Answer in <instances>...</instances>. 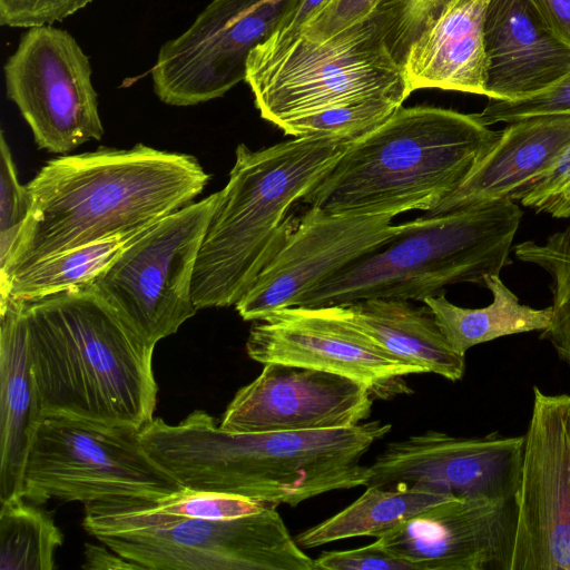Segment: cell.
I'll return each instance as SVG.
<instances>
[{
    "label": "cell",
    "mask_w": 570,
    "mask_h": 570,
    "mask_svg": "<svg viewBox=\"0 0 570 570\" xmlns=\"http://www.w3.org/2000/svg\"><path fill=\"white\" fill-rule=\"evenodd\" d=\"M209 178L194 156L144 144L49 160L27 184L31 210L0 285L47 257L150 228L193 203Z\"/></svg>",
    "instance_id": "6da1fadb"
},
{
    "label": "cell",
    "mask_w": 570,
    "mask_h": 570,
    "mask_svg": "<svg viewBox=\"0 0 570 570\" xmlns=\"http://www.w3.org/2000/svg\"><path fill=\"white\" fill-rule=\"evenodd\" d=\"M391 424L233 433L195 410L178 424L154 419L140 430L149 454L184 488L296 507L316 495L366 484L361 459Z\"/></svg>",
    "instance_id": "7a4b0ae2"
},
{
    "label": "cell",
    "mask_w": 570,
    "mask_h": 570,
    "mask_svg": "<svg viewBox=\"0 0 570 570\" xmlns=\"http://www.w3.org/2000/svg\"><path fill=\"white\" fill-rule=\"evenodd\" d=\"M19 302L45 416L137 430L154 420L155 346L89 284Z\"/></svg>",
    "instance_id": "3957f363"
},
{
    "label": "cell",
    "mask_w": 570,
    "mask_h": 570,
    "mask_svg": "<svg viewBox=\"0 0 570 570\" xmlns=\"http://www.w3.org/2000/svg\"><path fill=\"white\" fill-rule=\"evenodd\" d=\"M500 135L478 114L401 106L354 140L303 202L340 215L430 213L463 183Z\"/></svg>",
    "instance_id": "277c9868"
},
{
    "label": "cell",
    "mask_w": 570,
    "mask_h": 570,
    "mask_svg": "<svg viewBox=\"0 0 570 570\" xmlns=\"http://www.w3.org/2000/svg\"><path fill=\"white\" fill-rule=\"evenodd\" d=\"M353 141L305 136L258 150L236 147L196 261L191 293L197 309L237 304L295 228L292 208Z\"/></svg>",
    "instance_id": "5b68a950"
},
{
    "label": "cell",
    "mask_w": 570,
    "mask_h": 570,
    "mask_svg": "<svg viewBox=\"0 0 570 570\" xmlns=\"http://www.w3.org/2000/svg\"><path fill=\"white\" fill-rule=\"evenodd\" d=\"M522 210L510 198L406 222L380 248L304 295L297 306L327 307L361 299L423 301L449 285L484 286L508 264Z\"/></svg>",
    "instance_id": "8992f818"
},
{
    "label": "cell",
    "mask_w": 570,
    "mask_h": 570,
    "mask_svg": "<svg viewBox=\"0 0 570 570\" xmlns=\"http://www.w3.org/2000/svg\"><path fill=\"white\" fill-rule=\"evenodd\" d=\"M245 81L261 117L279 129L288 121L361 100L403 104L412 94L372 18L323 41L299 32L271 36L250 52Z\"/></svg>",
    "instance_id": "52a82bcc"
},
{
    "label": "cell",
    "mask_w": 570,
    "mask_h": 570,
    "mask_svg": "<svg viewBox=\"0 0 570 570\" xmlns=\"http://www.w3.org/2000/svg\"><path fill=\"white\" fill-rule=\"evenodd\" d=\"M83 505V529L139 569L316 570L274 507L206 520L147 512L117 499Z\"/></svg>",
    "instance_id": "ba28073f"
},
{
    "label": "cell",
    "mask_w": 570,
    "mask_h": 570,
    "mask_svg": "<svg viewBox=\"0 0 570 570\" xmlns=\"http://www.w3.org/2000/svg\"><path fill=\"white\" fill-rule=\"evenodd\" d=\"M185 489L147 451L140 430L67 416H46L26 465L22 497L83 504L161 498Z\"/></svg>",
    "instance_id": "9c48e42d"
},
{
    "label": "cell",
    "mask_w": 570,
    "mask_h": 570,
    "mask_svg": "<svg viewBox=\"0 0 570 570\" xmlns=\"http://www.w3.org/2000/svg\"><path fill=\"white\" fill-rule=\"evenodd\" d=\"M218 196L193 202L155 224L89 284L150 345L175 334L198 311L194 272Z\"/></svg>",
    "instance_id": "30bf717a"
},
{
    "label": "cell",
    "mask_w": 570,
    "mask_h": 570,
    "mask_svg": "<svg viewBox=\"0 0 570 570\" xmlns=\"http://www.w3.org/2000/svg\"><path fill=\"white\" fill-rule=\"evenodd\" d=\"M3 71L7 96L39 149L65 155L102 137L89 58L69 32L29 28Z\"/></svg>",
    "instance_id": "8fae6325"
},
{
    "label": "cell",
    "mask_w": 570,
    "mask_h": 570,
    "mask_svg": "<svg viewBox=\"0 0 570 570\" xmlns=\"http://www.w3.org/2000/svg\"><path fill=\"white\" fill-rule=\"evenodd\" d=\"M289 0H213L180 36L164 43L151 78L170 106L224 96L245 80L250 52L276 30Z\"/></svg>",
    "instance_id": "7c38bea8"
},
{
    "label": "cell",
    "mask_w": 570,
    "mask_h": 570,
    "mask_svg": "<svg viewBox=\"0 0 570 570\" xmlns=\"http://www.w3.org/2000/svg\"><path fill=\"white\" fill-rule=\"evenodd\" d=\"M510 570H570V394L533 386Z\"/></svg>",
    "instance_id": "4fadbf2b"
},
{
    "label": "cell",
    "mask_w": 570,
    "mask_h": 570,
    "mask_svg": "<svg viewBox=\"0 0 570 570\" xmlns=\"http://www.w3.org/2000/svg\"><path fill=\"white\" fill-rule=\"evenodd\" d=\"M392 214H327L308 207L284 245L235 305L245 321L297 306L299 299L327 278L380 248L406 223Z\"/></svg>",
    "instance_id": "5bb4252c"
},
{
    "label": "cell",
    "mask_w": 570,
    "mask_h": 570,
    "mask_svg": "<svg viewBox=\"0 0 570 570\" xmlns=\"http://www.w3.org/2000/svg\"><path fill=\"white\" fill-rule=\"evenodd\" d=\"M246 351L262 364L285 363L347 376L382 400L412 393L405 376L426 373L379 346L328 306H293L256 321Z\"/></svg>",
    "instance_id": "9a60e30c"
},
{
    "label": "cell",
    "mask_w": 570,
    "mask_h": 570,
    "mask_svg": "<svg viewBox=\"0 0 570 570\" xmlns=\"http://www.w3.org/2000/svg\"><path fill=\"white\" fill-rule=\"evenodd\" d=\"M523 436H452L428 431L391 442L368 465L365 487L423 484L453 499L514 500Z\"/></svg>",
    "instance_id": "2e32d148"
},
{
    "label": "cell",
    "mask_w": 570,
    "mask_h": 570,
    "mask_svg": "<svg viewBox=\"0 0 570 570\" xmlns=\"http://www.w3.org/2000/svg\"><path fill=\"white\" fill-rule=\"evenodd\" d=\"M372 399L366 385L347 376L266 363L236 392L219 428L233 433L351 428L368 417Z\"/></svg>",
    "instance_id": "e0dca14e"
},
{
    "label": "cell",
    "mask_w": 570,
    "mask_h": 570,
    "mask_svg": "<svg viewBox=\"0 0 570 570\" xmlns=\"http://www.w3.org/2000/svg\"><path fill=\"white\" fill-rule=\"evenodd\" d=\"M515 499H452L376 538L414 570H510Z\"/></svg>",
    "instance_id": "ac0fdd59"
},
{
    "label": "cell",
    "mask_w": 570,
    "mask_h": 570,
    "mask_svg": "<svg viewBox=\"0 0 570 570\" xmlns=\"http://www.w3.org/2000/svg\"><path fill=\"white\" fill-rule=\"evenodd\" d=\"M484 43L488 99H522L570 73V42L538 0H490Z\"/></svg>",
    "instance_id": "d6986e66"
},
{
    "label": "cell",
    "mask_w": 570,
    "mask_h": 570,
    "mask_svg": "<svg viewBox=\"0 0 570 570\" xmlns=\"http://www.w3.org/2000/svg\"><path fill=\"white\" fill-rule=\"evenodd\" d=\"M569 146L570 114L532 116L509 122L463 183L425 215L512 199L519 189L547 173Z\"/></svg>",
    "instance_id": "ffe728a7"
},
{
    "label": "cell",
    "mask_w": 570,
    "mask_h": 570,
    "mask_svg": "<svg viewBox=\"0 0 570 570\" xmlns=\"http://www.w3.org/2000/svg\"><path fill=\"white\" fill-rule=\"evenodd\" d=\"M490 0H450L409 46L401 66L411 92L485 95L484 17Z\"/></svg>",
    "instance_id": "44dd1931"
},
{
    "label": "cell",
    "mask_w": 570,
    "mask_h": 570,
    "mask_svg": "<svg viewBox=\"0 0 570 570\" xmlns=\"http://www.w3.org/2000/svg\"><path fill=\"white\" fill-rule=\"evenodd\" d=\"M21 304L0 303V502L22 497L27 461L45 419Z\"/></svg>",
    "instance_id": "7402d4cb"
},
{
    "label": "cell",
    "mask_w": 570,
    "mask_h": 570,
    "mask_svg": "<svg viewBox=\"0 0 570 570\" xmlns=\"http://www.w3.org/2000/svg\"><path fill=\"white\" fill-rule=\"evenodd\" d=\"M328 307L394 356L452 382L463 377L465 355L451 347L425 304L370 298Z\"/></svg>",
    "instance_id": "603a6c76"
},
{
    "label": "cell",
    "mask_w": 570,
    "mask_h": 570,
    "mask_svg": "<svg viewBox=\"0 0 570 570\" xmlns=\"http://www.w3.org/2000/svg\"><path fill=\"white\" fill-rule=\"evenodd\" d=\"M484 284L493 296V302L485 307L458 306L445 297V293L422 301L456 353L465 355L471 347L503 336L541 332L550 324L551 305L538 309L521 304L499 274L485 276Z\"/></svg>",
    "instance_id": "cb8c5ba5"
},
{
    "label": "cell",
    "mask_w": 570,
    "mask_h": 570,
    "mask_svg": "<svg viewBox=\"0 0 570 570\" xmlns=\"http://www.w3.org/2000/svg\"><path fill=\"white\" fill-rule=\"evenodd\" d=\"M452 499L423 484L370 485L352 504L301 532L295 540L301 548L312 549L354 537L380 538L420 512Z\"/></svg>",
    "instance_id": "d4e9b609"
},
{
    "label": "cell",
    "mask_w": 570,
    "mask_h": 570,
    "mask_svg": "<svg viewBox=\"0 0 570 570\" xmlns=\"http://www.w3.org/2000/svg\"><path fill=\"white\" fill-rule=\"evenodd\" d=\"M146 230L76 247L24 267L0 285V303L32 299L88 285Z\"/></svg>",
    "instance_id": "484cf974"
},
{
    "label": "cell",
    "mask_w": 570,
    "mask_h": 570,
    "mask_svg": "<svg viewBox=\"0 0 570 570\" xmlns=\"http://www.w3.org/2000/svg\"><path fill=\"white\" fill-rule=\"evenodd\" d=\"M23 497L1 502L0 569L52 570L63 535L46 511Z\"/></svg>",
    "instance_id": "4316f807"
},
{
    "label": "cell",
    "mask_w": 570,
    "mask_h": 570,
    "mask_svg": "<svg viewBox=\"0 0 570 570\" xmlns=\"http://www.w3.org/2000/svg\"><path fill=\"white\" fill-rule=\"evenodd\" d=\"M517 258L535 265L550 277L552 317L540 332L570 371V225L544 240H524L513 247Z\"/></svg>",
    "instance_id": "83f0119b"
},
{
    "label": "cell",
    "mask_w": 570,
    "mask_h": 570,
    "mask_svg": "<svg viewBox=\"0 0 570 570\" xmlns=\"http://www.w3.org/2000/svg\"><path fill=\"white\" fill-rule=\"evenodd\" d=\"M124 504L153 513L189 519L230 520L272 507L245 497L185 488L161 498H120Z\"/></svg>",
    "instance_id": "f1b7e54d"
},
{
    "label": "cell",
    "mask_w": 570,
    "mask_h": 570,
    "mask_svg": "<svg viewBox=\"0 0 570 570\" xmlns=\"http://www.w3.org/2000/svg\"><path fill=\"white\" fill-rule=\"evenodd\" d=\"M402 104L366 99L286 122L281 129L292 137L331 136L356 140L382 125Z\"/></svg>",
    "instance_id": "f546056e"
},
{
    "label": "cell",
    "mask_w": 570,
    "mask_h": 570,
    "mask_svg": "<svg viewBox=\"0 0 570 570\" xmlns=\"http://www.w3.org/2000/svg\"><path fill=\"white\" fill-rule=\"evenodd\" d=\"M31 195L19 181L16 164L3 132L0 135V273L14 250L31 210Z\"/></svg>",
    "instance_id": "4dcf8cb0"
},
{
    "label": "cell",
    "mask_w": 570,
    "mask_h": 570,
    "mask_svg": "<svg viewBox=\"0 0 570 570\" xmlns=\"http://www.w3.org/2000/svg\"><path fill=\"white\" fill-rule=\"evenodd\" d=\"M450 0H381L370 19L381 28L385 42L400 62L424 24Z\"/></svg>",
    "instance_id": "1f68e13d"
},
{
    "label": "cell",
    "mask_w": 570,
    "mask_h": 570,
    "mask_svg": "<svg viewBox=\"0 0 570 570\" xmlns=\"http://www.w3.org/2000/svg\"><path fill=\"white\" fill-rule=\"evenodd\" d=\"M551 114H570V73L553 86L522 99H489L478 116L483 124L491 126Z\"/></svg>",
    "instance_id": "d6a6232c"
},
{
    "label": "cell",
    "mask_w": 570,
    "mask_h": 570,
    "mask_svg": "<svg viewBox=\"0 0 570 570\" xmlns=\"http://www.w3.org/2000/svg\"><path fill=\"white\" fill-rule=\"evenodd\" d=\"M381 0H325L307 18L299 33L323 41L370 19Z\"/></svg>",
    "instance_id": "836d02e7"
},
{
    "label": "cell",
    "mask_w": 570,
    "mask_h": 570,
    "mask_svg": "<svg viewBox=\"0 0 570 570\" xmlns=\"http://www.w3.org/2000/svg\"><path fill=\"white\" fill-rule=\"evenodd\" d=\"M92 0H0V23L12 28L50 26Z\"/></svg>",
    "instance_id": "e575fe53"
},
{
    "label": "cell",
    "mask_w": 570,
    "mask_h": 570,
    "mask_svg": "<svg viewBox=\"0 0 570 570\" xmlns=\"http://www.w3.org/2000/svg\"><path fill=\"white\" fill-rule=\"evenodd\" d=\"M314 561L316 570H414L376 541L357 549L324 552Z\"/></svg>",
    "instance_id": "d590c367"
},
{
    "label": "cell",
    "mask_w": 570,
    "mask_h": 570,
    "mask_svg": "<svg viewBox=\"0 0 570 570\" xmlns=\"http://www.w3.org/2000/svg\"><path fill=\"white\" fill-rule=\"evenodd\" d=\"M569 183L570 146L547 173L519 189L512 199L537 210Z\"/></svg>",
    "instance_id": "8d00e7d4"
},
{
    "label": "cell",
    "mask_w": 570,
    "mask_h": 570,
    "mask_svg": "<svg viewBox=\"0 0 570 570\" xmlns=\"http://www.w3.org/2000/svg\"><path fill=\"white\" fill-rule=\"evenodd\" d=\"M325 0H289L287 9L272 36L282 38L299 32L307 18Z\"/></svg>",
    "instance_id": "74e56055"
},
{
    "label": "cell",
    "mask_w": 570,
    "mask_h": 570,
    "mask_svg": "<svg viewBox=\"0 0 570 570\" xmlns=\"http://www.w3.org/2000/svg\"><path fill=\"white\" fill-rule=\"evenodd\" d=\"M83 569L88 570H117V569H139V567L125 559L107 546L101 547L92 543L85 546Z\"/></svg>",
    "instance_id": "f35d334b"
},
{
    "label": "cell",
    "mask_w": 570,
    "mask_h": 570,
    "mask_svg": "<svg viewBox=\"0 0 570 570\" xmlns=\"http://www.w3.org/2000/svg\"><path fill=\"white\" fill-rule=\"evenodd\" d=\"M558 32L570 42V0H538Z\"/></svg>",
    "instance_id": "ab89813d"
},
{
    "label": "cell",
    "mask_w": 570,
    "mask_h": 570,
    "mask_svg": "<svg viewBox=\"0 0 570 570\" xmlns=\"http://www.w3.org/2000/svg\"><path fill=\"white\" fill-rule=\"evenodd\" d=\"M537 212L547 213L553 218H570V183Z\"/></svg>",
    "instance_id": "60d3db41"
}]
</instances>
